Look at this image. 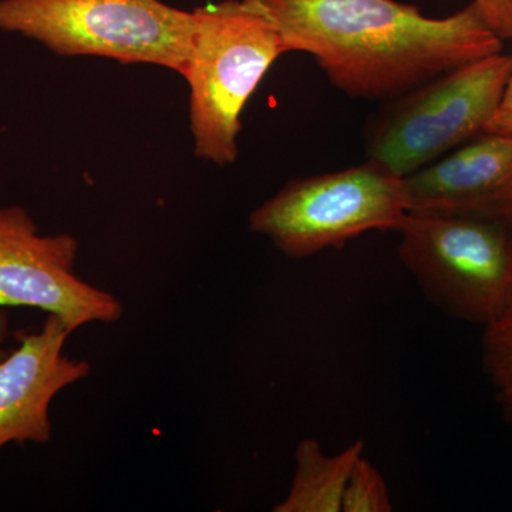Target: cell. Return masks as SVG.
Returning a JSON list of instances; mask_svg holds the SVG:
<instances>
[{
	"mask_svg": "<svg viewBox=\"0 0 512 512\" xmlns=\"http://www.w3.org/2000/svg\"><path fill=\"white\" fill-rule=\"evenodd\" d=\"M288 52L316 60L352 99L390 101L464 64L503 52L476 3L429 18L397 0H244Z\"/></svg>",
	"mask_w": 512,
	"mask_h": 512,
	"instance_id": "6da1fadb",
	"label": "cell"
},
{
	"mask_svg": "<svg viewBox=\"0 0 512 512\" xmlns=\"http://www.w3.org/2000/svg\"><path fill=\"white\" fill-rule=\"evenodd\" d=\"M194 18L183 73L190 86L194 154L217 165L234 164L242 110L288 49L275 26L244 0L201 6L194 10Z\"/></svg>",
	"mask_w": 512,
	"mask_h": 512,
	"instance_id": "7a4b0ae2",
	"label": "cell"
},
{
	"mask_svg": "<svg viewBox=\"0 0 512 512\" xmlns=\"http://www.w3.org/2000/svg\"><path fill=\"white\" fill-rule=\"evenodd\" d=\"M194 12L161 0H0V30L35 39L60 56H97L183 74Z\"/></svg>",
	"mask_w": 512,
	"mask_h": 512,
	"instance_id": "3957f363",
	"label": "cell"
},
{
	"mask_svg": "<svg viewBox=\"0 0 512 512\" xmlns=\"http://www.w3.org/2000/svg\"><path fill=\"white\" fill-rule=\"evenodd\" d=\"M511 69L512 56L495 53L387 101L367 126L369 160L404 178L485 133Z\"/></svg>",
	"mask_w": 512,
	"mask_h": 512,
	"instance_id": "277c9868",
	"label": "cell"
},
{
	"mask_svg": "<svg viewBox=\"0 0 512 512\" xmlns=\"http://www.w3.org/2000/svg\"><path fill=\"white\" fill-rule=\"evenodd\" d=\"M404 178L366 163L298 178L249 215V228L282 254L309 258L370 231H397L409 217Z\"/></svg>",
	"mask_w": 512,
	"mask_h": 512,
	"instance_id": "5b68a950",
	"label": "cell"
},
{
	"mask_svg": "<svg viewBox=\"0 0 512 512\" xmlns=\"http://www.w3.org/2000/svg\"><path fill=\"white\" fill-rule=\"evenodd\" d=\"M399 258L431 303L453 318L490 325L512 301L507 221L409 214Z\"/></svg>",
	"mask_w": 512,
	"mask_h": 512,
	"instance_id": "8992f818",
	"label": "cell"
},
{
	"mask_svg": "<svg viewBox=\"0 0 512 512\" xmlns=\"http://www.w3.org/2000/svg\"><path fill=\"white\" fill-rule=\"evenodd\" d=\"M79 241L70 234L40 235L20 205L0 207V308H35L73 330L116 323L123 303L76 272Z\"/></svg>",
	"mask_w": 512,
	"mask_h": 512,
	"instance_id": "52a82bcc",
	"label": "cell"
},
{
	"mask_svg": "<svg viewBox=\"0 0 512 512\" xmlns=\"http://www.w3.org/2000/svg\"><path fill=\"white\" fill-rule=\"evenodd\" d=\"M72 333L62 318L49 315L42 329L19 333L18 346L0 360V450L52 440L53 399L92 372L89 362L64 353Z\"/></svg>",
	"mask_w": 512,
	"mask_h": 512,
	"instance_id": "ba28073f",
	"label": "cell"
},
{
	"mask_svg": "<svg viewBox=\"0 0 512 512\" xmlns=\"http://www.w3.org/2000/svg\"><path fill=\"white\" fill-rule=\"evenodd\" d=\"M410 214L510 221L512 134L485 131L404 177Z\"/></svg>",
	"mask_w": 512,
	"mask_h": 512,
	"instance_id": "9c48e42d",
	"label": "cell"
},
{
	"mask_svg": "<svg viewBox=\"0 0 512 512\" xmlns=\"http://www.w3.org/2000/svg\"><path fill=\"white\" fill-rule=\"evenodd\" d=\"M363 450L365 441L357 440L335 456H326L318 440L299 441L291 488L274 511L342 512L343 491Z\"/></svg>",
	"mask_w": 512,
	"mask_h": 512,
	"instance_id": "30bf717a",
	"label": "cell"
},
{
	"mask_svg": "<svg viewBox=\"0 0 512 512\" xmlns=\"http://www.w3.org/2000/svg\"><path fill=\"white\" fill-rule=\"evenodd\" d=\"M483 362L495 397L512 420V301L484 328Z\"/></svg>",
	"mask_w": 512,
	"mask_h": 512,
	"instance_id": "8fae6325",
	"label": "cell"
},
{
	"mask_svg": "<svg viewBox=\"0 0 512 512\" xmlns=\"http://www.w3.org/2000/svg\"><path fill=\"white\" fill-rule=\"evenodd\" d=\"M389 487L379 470L365 456L350 471L343 491L342 512H390Z\"/></svg>",
	"mask_w": 512,
	"mask_h": 512,
	"instance_id": "7c38bea8",
	"label": "cell"
},
{
	"mask_svg": "<svg viewBox=\"0 0 512 512\" xmlns=\"http://www.w3.org/2000/svg\"><path fill=\"white\" fill-rule=\"evenodd\" d=\"M501 39H512V0H473Z\"/></svg>",
	"mask_w": 512,
	"mask_h": 512,
	"instance_id": "4fadbf2b",
	"label": "cell"
},
{
	"mask_svg": "<svg viewBox=\"0 0 512 512\" xmlns=\"http://www.w3.org/2000/svg\"><path fill=\"white\" fill-rule=\"evenodd\" d=\"M487 131L491 133L512 134V69L505 86L503 99L500 101L493 119L488 124Z\"/></svg>",
	"mask_w": 512,
	"mask_h": 512,
	"instance_id": "5bb4252c",
	"label": "cell"
},
{
	"mask_svg": "<svg viewBox=\"0 0 512 512\" xmlns=\"http://www.w3.org/2000/svg\"><path fill=\"white\" fill-rule=\"evenodd\" d=\"M9 336V316L5 309L0 308V360L3 359L8 352L5 349V342Z\"/></svg>",
	"mask_w": 512,
	"mask_h": 512,
	"instance_id": "9a60e30c",
	"label": "cell"
},
{
	"mask_svg": "<svg viewBox=\"0 0 512 512\" xmlns=\"http://www.w3.org/2000/svg\"><path fill=\"white\" fill-rule=\"evenodd\" d=\"M508 222V231H510V238H511V244H512V218Z\"/></svg>",
	"mask_w": 512,
	"mask_h": 512,
	"instance_id": "2e32d148",
	"label": "cell"
}]
</instances>
